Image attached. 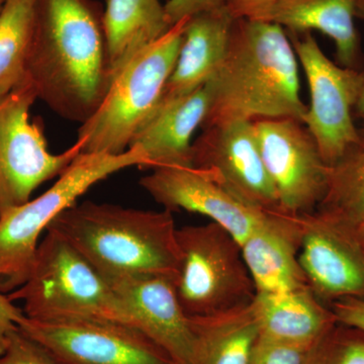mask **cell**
<instances>
[{
    "label": "cell",
    "instance_id": "cb8c5ba5",
    "mask_svg": "<svg viewBox=\"0 0 364 364\" xmlns=\"http://www.w3.org/2000/svg\"><path fill=\"white\" fill-rule=\"evenodd\" d=\"M316 210L363 233L364 147L330 166L327 189Z\"/></svg>",
    "mask_w": 364,
    "mask_h": 364
},
{
    "label": "cell",
    "instance_id": "8992f818",
    "mask_svg": "<svg viewBox=\"0 0 364 364\" xmlns=\"http://www.w3.org/2000/svg\"><path fill=\"white\" fill-rule=\"evenodd\" d=\"M188 20L172 26L119 71L97 111L79 128L76 143L81 153L119 155L130 148L134 136L160 104Z\"/></svg>",
    "mask_w": 364,
    "mask_h": 364
},
{
    "label": "cell",
    "instance_id": "1f68e13d",
    "mask_svg": "<svg viewBox=\"0 0 364 364\" xmlns=\"http://www.w3.org/2000/svg\"><path fill=\"white\" fill-rule=\"evenodd\" d=\"M356 18H360L361 21H364V0H359L358 9H356ZM354 116L363 119L364 123V90L360 100H359L358 104L356 105Z\"/></svg>",
    "mask_w": 364,
    "mask_h": 364
},
{
    "label": "cell",
    "instance_id": "d6a6232c",
    "mask_svg": "<svg viewBox=\"0 0 364 364\" xmlns=\"http://www.w3.org/2000/svg\"><path fill=\"white\" fill-rule=\"evenodd\" d=\"M4 2H6V0H0V11H1L2 7H4Z\"/></svg>",
    "mask_w": 364,
    "mask_h": 364
},
{
    "label": "cell",
    "instance_id": "277c9868",
    "mask_svg": "<svg viewBox=\"0 0 364 364\" xmlns=\"http://www.w3.org/2000/svg\"><path fill=\"white\" fill-rule=\"evenodd\" d=\"M148 165V158L139 146H132L119 155L80 153L43 195L2 212L0 291H14L25 284L35 261L41 235L88 189L122 170Z\"/></svg>",
    "mask_w": 364,
    "mask_h": 364
},
{
    "label": "cell",
    "instance_id": "83f0119b",
    "mask_svg": "<svg viewBox=\"0 0 364 364\" xmlns=\"http://www.w3.org/2000/svg\"><path fill=\"white\" fill-rule=\"evenodd\" d=\"M224 0H167L165 13L171 26L196 14L225 9Z\"/></svg>",
    "mask_w": 364,
    "mask_h": 364
},
{
    "label": "cell",
    "instance_id": "484cf974",
    "mask_svg": "<svg viewBox=\"0 0 364 364\" xmlns=\"http://www.w3.org/2000/svg\"><path fill=\"white\" fill-rule=\"evenodd\" d=\"M311 347L284 343L259 335L249 364H305Z\"/></svg>",
    "mask_w": 364,
    "mask_h": 364
},
{
    "label": "cell",
    "instance_id": "f546056e",
    "mask_svg": "<svg viewBox=\"0 0 364 364\" xmlns=\"http://www.w3.org/2000/svg\"><path fill=\"white\" fill-rule=\"evenodd\" d=\"M337 323L364 332V299H343L330 306Z\"/></svg>",
    "mask_w": 364,
    "mask_h": 364
},
{
    "label": "cell",
    "instance_id": "4fadbf2b",
    "mask_svg": "<svg viewBox=\"0 0 364 364\" xmlns=\"http://www.w3.org/2000/svg\"><path fill=\"white\" fill-rule=\"evenodd\" d=\"M299 262L308 287L325 305L364 299V241L343 222L318 210L301 215Z\"/></svg>",
    "mask_w": 364,
    "mask_h": 364
},
{
    "label": "cell",
    "instance_id": "9a60e30c",
    "mask_svg": "<svg viewBox=\"0 0 364 364\" xmlns=\"http://www.w3.org/2000/svg\"><path fill=\"white\" fill-rule=\"evenodd\" d=\"M129 324L168 352L178 364H193V334L177 298L174 277L148 275L111 282Z\"/></svg>",
    "mask_w": 364,
    "mask_h": 364
},
{
    "label": "cell",
    "instance_id": "30bf717a",
    "mask_svg": "<svg viewBox=\"0 0 364 364\" xmlns=\"http://www.w3.org/2000/svg\"><path fill=\"white\" fill-rule=\"evenodd\" d=\"M18 328L56 364H178L142 331L116 321L41 322L25 316Z\"/></svg>",
    "mask_w": 364,
    "mask_h": 364
},
{
    "label": "cell",
    "instance_id": "6da1fadb",
    "mask_svg": "<svg viewBox=\"0 0 364 364\" xmlns=\"http://www.w3.org/2000/svg\"><path fill=\"white\" fill-rule=\"evenodd\" d=\"M26 79L55 114L82 124L112 83L105 9L97 0H38Z\"/></svg>",
    "mask_w": 364,
    "mask_h": 364
},
{
    "label": "cell",
    "instance_id": "3957f363",
    "mask_svg": "<svg viewBox=\"0 0 364 364\" xmlns=\"http://www.w3.org/2000/svg\"><path fill=\"white\" fill-rule=\"evenodd\" d=\"M48 230L65 239L109 282L130 277H176V223L169 210H136L86 200L61 213Z\"/></svg>",
    "mask_w": 364,
    "mask_h": 364
},
{
    "label": "cell",
    "instance_id": "e575fe53",
    "mask_svg": "<svg viewBox=\"0 0 364 364\" xmlns=\"http://www.w3.org/2000/svg\"><path fill=\"white\" fill-rule=\"evenodd\" d=\"M360 235H361V237H363V241H364V232H363V233H360Z\"/></svg>",
    "mask_w": 364,
    "mask_h": 364
},
{
    "label": "cell",
    "instance_id": "7c38bea8",
    "mask_svg": "<svg viewBox=\"0 0 364 364\" xmlns=\"http://www.w3.org/2000/svg\"><path fill=\"white\" fill-rule=\"evenodd\" d=\"M191 167L253 210L265 214L286 213L261 157L253 122H234L203 130L193 143Z\"/></svg>",
    "mask_w": 364,
    "mask_h": 364
},
{
    "label": "cell",
    "instance_id": "4dcf8cb0",
    "mask_svg": "<svg viewBox=\"0 0 364 364\" xmlns=\"http://www.w3.org/2000/svg\"><path fill=\"white\" fill-rule=\"evenodd\" d=\"M25 317L23 311L14 305V301L0 291V356L6 350L9 336Z\"/></svg>",
    "mask_w": 364,
    "mask_h": 364
},
{
    "label": "cell",
    "instance_id": "603a6c76",
    "mask_svg": "<svg viewBox=\"0 0 364 364\" xmlns=\"http://www.w3.org/2000/svg\"><path fill=\"white\" fill-rule=\"evenodd\" d=\"M38 0H6L0 11V98L26 80Z\"/></svg>",
    "mask_w": 364,
    "mask_h": 364
},
{
    "label": "cell",
    "instance_id": "5b68a950",
    "mask_svg": "<svg viewBox=\"0 0 364 364\" xmlns=\"http://www.w3.org/2000/svg\"><path fill=\"white\" fill-rule=\"evenodd\" d=\"M46 232L25 284L9 294L13 301H23L26 317L41 322L95 318L130 325L111 282L65 239L52 230Z\"/></svg>",
    "mask_w": 364,
    "mask_h": 364
},
{
    "label": "cell",
    "instance_id": "8fae6325",
    "mask_svg": "<svg viewBox=\"0 0 364 364\" xmlns=\"http://www.w3.org/2000/svg\"><path fill=\"white\" fill-rule=\"evenodd\" d=\"M261 157L287 214H311L327 189L329 165L305 124L294 119L253 122Z\"/></svg>",
    "mask_w": 364,
    "mask_h": 364
},
{
    "label": "cell",
    "instance_id": "836d02e7",
    "mask_svg": "<svg viewBox=\"0 0 364 364\" xmlns=\"http://www.w3.org/2000/svg\"><path fill=\"white\" fill-rule=\"evenodd\" d=\"M360 133H361V135H363V138H364V123H363V126L361 127V128H360Z\"/></svg>",
    "mask_w": 364,
    "mask_h": 364
},
{
    "label": "cell",
    "instance_id": "ac0fdd59",
    "mask_svg": "<svg viewBox=\"0 0 364 364\" xmlns=\"http://www.w3.org/2000/svg\"><path fill=\"white\" fill-rule=\"evenodd\" d=\"M234 21L226 7L186 21L176 64L160 102L189 95L214 77L224 61Z\"/></svg>",
    "mask_w": 364,
    "mask_h": 364
},
{
    "label": "cell",
    "instance_id": "2e32d148",
    "mask_svg": "<svg viewBox=\"0 0 364 364\" xmlns=\"http://www.w3.org/2000/svg\"><path fill=\"white\" fill-rule=\"evenodd\" d=\"M301 222V215L268 214L241 244L256 294L287 293L309 287L299 262Z\"/></svg>",
    "mask_w": 364,
    "mask_h": 364
},
{
    "label": "cell",
    "instance_id": "5bb4252c",
    "mask_svg": "<svg viewBox=\"0 0 364 364\" xmlns=\"http://www.w3.org/2000/svg\"><path fill=\"white\" fill-rule=\"evenodd\" d=\"M140 184L164 210L205 215L227 230L240 245L267 215L244 205L193 167L155 168Z\"/></svg>",
    "mask_w": 364,
    "mask_h": 364
},
{
    "label": "cell",
    "instance_id": "7a4b0ae2",
    "mask_svg": "<svg viewBox=\"0 0 364 364\" xmlns=\"http://www.w3.org/2000/svg\"><path fill=\"white\" fill-rule=\"evenodd\" d=\"M208 82L212 100L202 130L262 119L303 123L308 111L294 46L273 21L235 20L224 61Z\"/></svg>",
    "mask_w": 364,
    "mask_h": 364
},
{
    "label": "cell",
    "instance_id": "7402d4cb",
    "mask_svg": "<svg viewBox=\"0 0 364 364\" xmlns=\"http://www.w3.org/2000/svg\"><path fill=\"white\" fill-rule=\"evenodd\" d=\"M253 303V301H252ZM193 364H249L259 328L252 304L207 317L189 318Z\"/></svg>",
    "mask_w": 364,
    "mask_h": 364
},
{
    "label": "cell",
    "instance_id": "d6986e66",
    "mask_svg": "<svg viewBox=\"0 0 364 364\" xmlns=\"http://www.w3.org/2000/svg\"><path fill=\"white\" fill-rule=\"evenodd\" d=\"M259 335L311 347L337 324L331 308L309 287L280 294H256L252 303Z\"/></svg>",
    "mask_w": 364,
    "mask_h": 364
},
{
    "label": "cell",
    "instance_id": "4316f807",
    "mask_svg": "<svg viewBox=\"0 0 364 364\" xmlns=\"http://www.w3.org/2000/svg\"><path fill=\"white\" fill-rule=\"evenodd\" d=\"M0 364H56L41 345L20 329L9 336L6 350L0 356Z\"/></svg>",
    "mask_w": 364,
    "mask_h": 364
},
{
    "label": "cell",
    "instance_id": "52a82bcc",
    "mask_svg": "<svg viewBox=\"0 0 364 364\" xmlns=\"http://www.w3.org/2000/svg\"><path fill=\"white\" fill-rule=\"evenodd\" d=\"M179 265L174 286L188 318L207 317L252 304L256 289L241 245L227 230L208 223L176 231Z\"/></svg>",
    "mask_w": 364,
    "mask_h": 364
},
{
    "label": "cell",
    "instance_id": "d4e9b609",
    "mask_svg": "<svg viewBox=\"0 0 364 364\" xmlns=\"http://www.w3.org/2000/svg\"><path fill=\"white\" fill-rule=\"evenodd\" d=\"M305 364H364V332L337 323L309 349Z\"/></svg>",
    "mask_w": 364,
    "mask_h": 364
},
{
    "label": "cell",
    "instance_id": "44dd1931",
    "mask_svg": "<svg viewBox=\"0 0 364 364\" xmlns=\"http://www.w3.org/2000/svg\"><path fill=\"white\" fill-rule=\"evenodd\" d=\"M105 26L112 81L133 57L172 28L162 0H107Z\"/></svg>",
    "mask_w": 364,
    "mask_h": 364
},
{
    "label": "cell",
    "instance_id": "e0dca14e",
    "mask_svg": "<svg viewBox=\"0 0 364 364\" xmlns=\"http://www.w3.org/2000/svg\"><path fill=\"white\" fill-rule=\"evenodd\" d=\"M210 82L184 97L160 102L132 141L145 152L149 168L191 167L193 134L207 117Z\"/></svg>",
    "mask_w": 364,
    "mask_h": 364
},
{
    "label": "cell",
    "instance_id": "ffe728a7",
    "mask_svg": "<svg viewBox=\"0 0 364 364\" xmlns=\"http://www.w3.org/2000/svg\"><path fill=\"white\" fill-rule=\"evenodd\" d=\"M359 0H282L270 21L287 32L322 33L334 42L339 65L358 68L360 42L354 20Z\"/></svg>",
    "mask_w": 364,
    "mask_h": 364
},
{
    "label": "cell",
    "instance_id": "9c48e42d",
    "mask_svg": "<svg viewBox=\"0 0 364 364\" xmlns=\"http://www.w3.org/2000/svg\"><path fill=\"white\" fill-rule=\"evenodd\" d=\"M37 91L26 79L0 98V214L23 205L41 184L59 176L81 153L79 144L54 154L41 122H31Z\"/></svg>",
    "mask_w": 364,
    "mask_h": 364
},
{
    "label": "cell",
    "instance_id": "f1b7e54d",
    "mask_svg": "<svg viewBox=\"0 0 364 364\" xmlns=\"http://www.w3.org/2000/svg\"><path fill=\"white\" fill-rule=\"evenodd\" d=\"M282 0H224L234 20L269 21L273 9Z\"/></svg>",
    "mask_w": 364,
    "mask_h": 364
},
{
    "label": "cell",
    "instance_id": "ba28073f",
    "mask_svg": "<svg viewBox=\"0 0 364 364\" xmlns=\"http://www.w3.org/2000/svg\"><path fill=\"white\" fill-rule=\"evenodd\" d=\"M305 72L311 102L303 124L329 166L364 147L354 112L364 90V71L334 63L312 33H289Z\"/></svg>",
    "mask_w": 364,
    "mask_h": 364
}]
</instances>
